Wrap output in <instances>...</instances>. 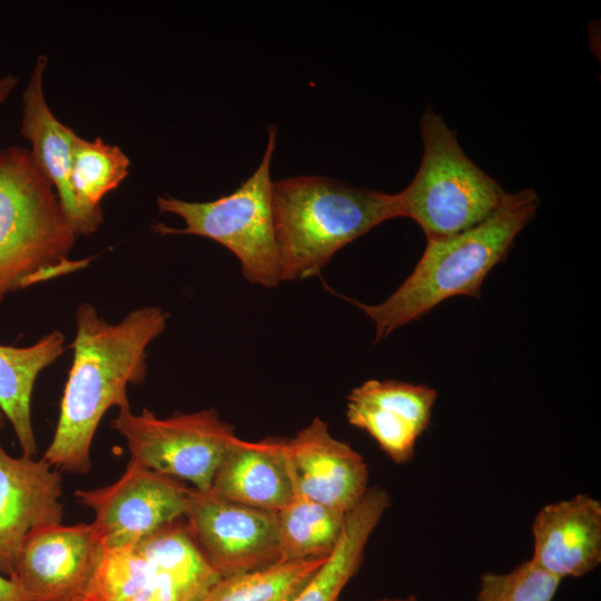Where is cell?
Here are the masks:
<instances>
[{
	"instance_id": "obj_11",
	"label": "cell",
	"mask_w": 601,
	"mask_h": 601,
	"mask_svg": "<svg viewBox=\"0 0 601 601\" xmlns=\"http://www.w3.org/2000/svg\"><path fill=\"white\" fill-rule=\"evenodd\" d=\"M104 552L93 523L37 528L10 579L30 601H89Z\"/></svg>"
},
{
	"instance_id": "obj_23",
	"label": "cell",
	"mask_w": 601,
	"mask_h": 601,
	"mask_svg": "<svg viewBox=\"0 0 601 601\" xmlns=\"http://www.w3.org/2000/svg\"><path fill=\"white\" fill-rule=\"evenodd\" d=\"M560 582L529 559L506 573L484 572L476 601H553Z\"/></svg>"
},
{
	"instance_id": "obj_2",
	"label": "cell",
	"mask_w": 601,
	"mask_h": 601,
	"mask_svg": "<svg viewBox=\"0 0 601 601\" xmlns=\"http://www.w3.org/2000/svg\"><path fill=\"white\" fill-rule=\"evenodd\" d=\"M539 204L533 189L508 193L499 209L481 224L447 238L427 240L412 274L384 302L367 305L349 299L375 323V342L450 297L479 298L484 278L506 258Z\"/></svg>"
},
{
	"instance_id": "obj_24",
	"label": "cell",
	"mask_w": 601,
	"mask_h": 601,
	"mask_svg": "<svg viewBox=\"0 0 601 601\" xmlns=\"http://www.w3.org/2000/svg\"><path fill=\"white\" fill-rule=\"evenodd\" d=\"M0 601L30 600L10 578L0 574Z\"/></svg>"
},
{
	"instance_id": "obj_10",
	"label": "cell",
	"mask_w": 601,
	"mask_h": 601,
	"mask_svg": "<svg viewBox=\"0 0 601 601\" xmlns=\"http://www.w3.org/2000/svg\"><path fill=\"white\" fill-rule=\"evenodd\" d=\"M194 541L220 577L258 570L279 561L276 512L193 489L184 514Z\"/></svg>"
},
{
	"instance_id": "obj_27",
	"label": "cell",
	"mask_w": 601,
	"mask_h": 601,
	"mask_svg": "<svg viewBox=\"0 0 601 601\" xmlns=\"http://www.w3.org/2000/svg\"><path fill=\"white\" fill-rule=\"evenodd\" d=\"M4 424H6V416L0 411V430L3 428Z\"/></svg>"
},
{
	"instance_id": "obj_22",
	"label": "cell",
	"mask_w": 601,
	"mask_h": 601,
	"mask_svg": "<svg viewBox=\"0 0 601 601\" xmlns=\"http://www.w3.org/2000/svg\"><path fill=\"white\" fill-rule=\"evenodd\" d=\"M326 558L278 561L258 570L221 577L201 601H290Z\"/></svg>"
},
{
	"instance_id": "obj_17",
	"label": "cell",
	"mask_w": 601,
	"mask_h": 601,
	"mask_svg": "<svg viewBox=\"0 0 601 601\" xmlns=\"http://www.w3.org/2000/svg\"><path fill=\"white\" fill-rule=\"evenodd\" d=\"M210 490L225 500L277 513L295 494L284 440L238 437L220 462Z\"/></svg>"
},
{
	"instance_id": "obj_1",
	"label": "cell",
	"mask_w": 601,
	"mask_h": 601,
	"mask_svg": "<svg viewBox=\"0 0 601 601\" xmlns=\"http://www.w3.org/2000/svg\"><path fill=\"white\" fill-rule=\"evenodd\" d=\"M167 321L168 313L154 306L137 308L117 324H109L88 303L78 307L72 365L53 439L42 457L51 466L90 471V446L102 416L111 406L130 408L127 385L144 381L147 347Z\"/></svg>"
},
{
	"instance_id": "obj_6",
	"label": "cell",
	"mask_w": 601,
	"mask_h": 601,
	"mask_svg": "<svg viewBox=\"0 0 601 601\" xmlns=\"http://www.w3.org/2000/svg\"><path fill=\"white\" fill-rule=\"evenodd\" d=\"M276 134V127L269 126L266 149L257 169L229 195L203 203L159 196V211L179 216L185 227L157 224L152 226L154 231L197 235L215 240L236 256L249 283L264 287L278 285L282 280L270 179Z\"/></svg>"
},
{
	"instance_id": "obj_4",
	"label": "cell",
	"mask_w": 601,
	"mask_h": 601,
	"mask_svg": "<svg viewBox=\"0 0 601 601\" xmlns=\"http://www.w3.org/2000/svg\"><path fill=\"white\" fill-rule=\"evenodd\" d=\"M76 233L30 149L0 148V303L7 294L85 268Z\"/></svg>"
},
{
	"instance_id": "obj_18",
	"label": "cell",
	"mask_w": 601,
	"mask_h": 601,
	"mask_svg": "<svg viewBox=\"0 0 601 601\" xmlns=\"http://www.w3.org/2000/svg\"><path fill=\"white\" fill-rule=\"evenodd\" d=\"M388 505L390 495L384 489L368 487L346 513L335 548L290 601H339L343 589L363 564L368 540Z\"/></svg>"
},
{
	"instance_id": "obj_8",
	"label": "cell",
	"mask_w": 601,
	"mask_h": 601,
	"mask_svg": "<svg viewBox=\"0 0 601 601\" xmlns=\"http://www.w3.org/2000/svg\"><path fill=\"white\" fill-rule=\"evenodd\" d=\"M111 426L125 437L130 459L203 492L211 489L220 462L238 440L214 408L166 418L147 408L138 415L121 408Z\"/></svg>"
},
{
	"instance_id": "obj_15",
	"label": "cell",
	"mask_w": 601,
	"mask_h": 601,
	"mask_svg": "<svg viewBox=\"0 0 601 601\" xmlns=\"http://www.w3.org/2000/svg\"><path fill=\"white\" fill-rule=\"evenodd\" d=\"M538 568L559 580L581 578L601 563V502L588 494L550 503L532 522Z\"/></svg>"
},
{
	"instance_id": "obj_14",
	"label": "cell",
	"mask_w": 601,
	"mask_h": 601,
	"mask_svg": "<svg viewBox=\"0 0 601 601\" xmlns=\"http://www.w3.org/2000/svg\"><path fill=\"white\" fill-rule=\"evenodd\" d=\"M437 392L423 384L368 380L347 395L346 417L396 464L410 462L430 425Z\"/></svg>"
},
{
	"instance_id": "obj_21",
	"label": "cell",
	"mask_w": 601,
	"mask_h": 601,
	"mask_svg": "<svg viewBox=\"0 0 601 601\" xmlns=\"http://www.w3.org/2000/svg\"><path fill=\"white\" fill-rule=\"evenodd\" d=\"M276 514L279 561L328 555L342 534L346 515L298 494Z\"/></svg>"
},
{
	"instance_id": "obj_13",
	"label": "cell",
	"mask_w": 601,
	"mask_h": 601,
	"mask_svg": "<svg viewBox=\"0 0 601 601\" xmlns=\"http://www.w3.org/2000/svg\"><path fill=\"white\" fill-rule=\"evenodd\" d=\"M61 484L46 460L13 457L0 443V574L12 577L31 531L61 523Z\"/></svg>"
},
{
	"instance_id": "obj_7",
	"label": "cell",
	"mask_w": 601,
	"mask_h": 601,
	"mask_svg": "<svg viewBox=\"0 0 601 601\" xmlns=\"http://www.w3.org/2000/svg\"><path fill=\"white\" fill-rule=\"evenodd\" d=\"M220 578L180 518L131 544L105 549L89 601H201Z\"/></svg>"
},
{
	"instance_id": "obj_19",
	"label": "cell",
	"mask_w": 601,
	"mask_h": 601,
	"mask_svg": "<svg viewBox=\"0 0 601 601\" xmlns=\"http://www.w3.org/2000/svg\"><path fill=\"white\" fill-rule=\"evenodd\" d=\"M65 336L53 331L27 347L0 345V411L11 423L22 455L35 457L31 396L37 376L65 349Z\"/></svg>"
},
{
	"instance_id": "obj_5",
	"label": "cell",
	"mask_w": 601,
	"mask_h": 601,
	"mask_svg": "<svg viewBox=\"0 0 601 601\" xmlns=\"http://www.w3.org/2000/svg\"><path fill=\"white\" fill-rule=\"evenodd\" d=\"M423 157L410 185L396 194L398 217L413 219L426 240L467 230L491 217L508 193L464 152L456 131L427 106L420 120Z\"/></svg>"
},
{
	"instance_id": "obj_26",
	"label": "cell",
	"mask_w": 601,
	"mask_h": 601,
	"mask_svg": "<svg viewBox=\"0 0 601 601\" xmlns=\"http://www.w3.org/2000/svg\"><path fill=\"white\" fill-rule=\"evenodd\" d=\"M372 601H417V599L415 595H406V597H392V598L385 597V598H380Z\"/></svg>"
},
{
	"instance_id": "obj_3",
	"label": "cell",
	"mask_w": 601,
	"mask_h": 601,
	"mask_svg": "<svg viewBox=\"0 0 601 601\" xmlns=\"http://www.w3.org/2000/svg\"><path fill=\"white\" fill-rule=\"evenodd\" d=\"M272 206L282 282L318 275L341 248L398 217L396 194L324 176L273 181Z\"/></svg>"
},
{
	"instance_id": "obj_20",
	"label": "cell",
	"mask_w": 601,
	"mask_h": 601,
	"mask_svg": "<svg viewBox=\"0 0 601 601\" xmlns=\"http://www.w3.org/2000/svg\"><path fill=\"white\" fill-rule=\"evenodd\" d=\"M130 159L101 138L77 137L72 149L70 186L75 201L92 233L102 223L101 200L128 176Z\"/></svg>"
},
{
	"instance_id": "obj_12",
	"label": "cell",
	"mask_w": 601,
	"mask_h": 601,
	"mask_svg": "<svg viewBox=\"0 0 601 601\" xmlns=\"http://www.w3.org/2000/svg\"><path fill=\"white\" fill-rule=\"evenodd\" d=\"M284 454L295 494L347 513L368 490L363 456L319 417L284 440Z\"/></svg>"
},
{
	"instance_id": "obj_9",
	"label": "cell",
	"mask_w": 601,
	"mask_h": 601,
	"mask_svg": "<svg viewBox=\"0 0 601 601\" xmlns=\"http://www.w3.org/2000/svg\"><path fill=\"white\" fill-rule=\"evenodd\" d=\"M193 487L130 459L112 484L77 490L79 503L95 512L105 549L131 544L184 518Z\"/></svg>"
},
{
	"instance_id": "obj_25",
	"label": "cell",
	"mask_w": 601,
	"mask_h": 601,
	"mask_svg": "<svg viewBox=\"0 0 601 601\" xmlns=\"http://www.w3.org/2000/svg\"><path fill=\"white\" fill-rule=\"evenodd\" d=\"M18 85V78L7 75L0 78V105L3 104Z\"/></svg>"
},
{
	"instance_id": "obj_16",
	"label": "cell",
	"mask_w": 601,
	"mask_h": 601,
	"mask_svg": "<svg viewBox=\"0 0 601 601\" xmlns=\"http://www.w3.org/2000/svg\"><path fill=\"white\" fill-rule=\"evenodd\" d=\"M48 58L38 56L22 95L21 135L30 142L31 154L52 184L68 223L76 235L92 231L75 201L70 171L72 149L78 135L52 114L43 92Z\"/></svg>"
}]
</instances>
